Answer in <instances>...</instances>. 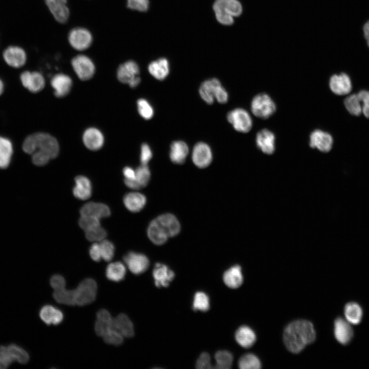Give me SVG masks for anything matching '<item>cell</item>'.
<instances>
[{
  "mask_svg": "<svg viewBox=\"0 0 369 369\" xmlns=\"http://www.w3.org/2000/svg\"><path fill=\"white\" fill-rule=\"evenodd\" d=\"M283 337L287 349L293 353H298L315 340L316 333L311 322L298 320L287 325Z\"/></svg>",
  "mask_w": 369,
  "mask_h": 369,
  "instance_id": "1",
  "label": "cell"
},
{
  "mask_svg": "<svg viewBox=\"0 0 369 369\" xmlns=\"http://www.w3.org/2000/svg\"><path fill=\"white\" fill-rule=\"evenodd\" d=\"M23 151L29 154L38 151L47 154L51 159L55 158L59 153L57 140L45 133H35L26 138L23 144Z\"/></svg>",
  "mask_w": 369,
  "mask_h": 369,
  "instance_id": "2",
  "label": "cell"
},
{
  "mask_svg": "<svg viewBox=\"0 0 369 369\" xmlns=\"http://www.w3.org/2000/svg\"><path fill=\"white\" fill-rule=\"evenodd\" d=\"M97 286L95 281L92 278L83 280L74 289L75 305L84 306L94 301L97 293Z\"/></svg>",
  "mask_w": 369,
  "mask_h": 369,
  "instance_id": "3",
  "label": "cell"
},
{
  "mask_svg": "<svg viewBox=\"0 0 369 369\" xmlns=\"http://www.w3.org/2000/svg\"><path fill=\"white\" fill-rule=\"evenodd\" d=\"M251 109L257 117L266 119L273 115L276 110V105L272 98L266 94L256 95L252 100Z\"/></svg>",
  "mask_w": 369,
  "mask_h": 369,
  "instance_id": "4",
  "label": "cell"
},
{
  "mask_svg": "<svg viewBox=\"0 0 369 369\" xmlns=\"http://www.w3.org/2000/svg\"><path fill=\"white\" fill-rule=\"evenodd\" d=\"M139 73V68L137 63L133 60H129L119 66L117 76L120 82L135 88L140 82V78L138 76Z\"/></svg>",
  "mask_w": 369,
  "mask_h": 369,
  "instance_id": "5",
  "label": "cell"
},
{
  "mask_svg": "<svg viewBox=\"0 0 369 369\" xmlns=\"http://www.w3.org/2000/svg\"><path fill=\"white\" fill-rule=\"evenodd\" d=\"M227 119L238 132L247 133L252 127V120L249 113L241 108H236L227 114Z\"/></svg>",
  "mask_w": 369,
  "mask_h": 369,
  "instance_id": "6",
  "label": "cell"
},
{
  "mask_svg": "<svg viewBox=\"0 0 369 369\" xmlns=\"http://www.w3.org/2000/svg\"><path fill=\"white\" fill-rule=\"evenodd\" d=\"M68 40L70 45L77 50L82 51L88 48L93 40L91 32L83 28L72 29L68 35Z\"/></svg>",
  "mask_w": 369,
  "mask_h": 369,
  "instance_id": "7",
  "label": "cell"
},
{
  "mask_svg": "<svg viewBox=\"0 0 369 369\" xmlns=\"http://www.w3.org/2000/svg\"><path fill=\"white\" fill-rule=\"evenodd\" d=\"M72 67L78 76L83 80H87L93 76L95 66L91 59L84 55H78L71 60Z\"/></svg>",
  "mask_w": 369,
  "mask_h": 369,
  "instance_id": "8",
  "label": "cell"
},
{
  "mask_svg": "<svg viewBox=\"0 0 369 369\" xmlns=\"http://www.w3.org/2000/svg\"><path fill=\"white\" fill-rule=\"evenodd\" d=\"M124 261L129 270L134 274L145 272L149 266L148 258L144 254L129 252L124 256Z\"/></svg>",
  "mask_w": 369,
  "mask_h": 369,
  "instance_id": "9",
  "label": "cell"
},
{
  "mask_svg": "<svg viewBox=\"0 0 369 369\" xmlns=\"http://www.w3.org/2000/svg\"><path fill=\"white\" fill-rule=\"evenodd\" d=\"M192 159L193 163L197 167L206 168L211 163L213 159L211 148L205 142L197 143L192 151Z\"/></svg>",
  "mask_w": 369,
  "mask_h": 369,
  "instance_id": "10",
  "label": "cell"
},
{
  "mask_svg": "<svg viewBox=\"0 0 369 369\" xmlns=\"http://www.w3.org/2000/svg\"><path fill=\"white\" fill-rule=\"evenodd\" d=\"M329 87L334 94L344 95L351 92L353 85L350 76L345 73L334 74L330 78Z\"/></svg>",
  "mask_w": 369,
  "mask_h": 369,
  "instance_id": "11",
  "label": "cell"
},
{
  "mask_svg": "<svg viewBox=\"0 0 369 369\" xmlns=\"http://www.w3.org/2000/svg\"><path fill=\"white\" fill-rule=\"evenodd\" d=\"M310 146L322 152H328L332 148L333 138L329 133L321 130L313 131L310 136Z\"/></svg>",
  "mask_w": 369,
  "mask_h": 369,
  "instance_id": "12",
  "label": "cell"
},
{
  "mask_svg": "<svg viewBox=\"0 0 369 369\" xmlns=\"http://www.w3.org/2000/svg\"><path fill=\"white\" fill-rule=\"evenodd\" d=\"M20 79L23 86L33 93L40 91L45 87L44 77L38 72L24 71Z\"/></svg>",
  "mask_w": 369,
  "mask_h": 369,
  "instance_id": "13",
  "label": "cell"
},
{
  "mask_svg": "<svg viewBox=\"0 0 369 369\" xmlns=\"http://www.w3.org/2000/svg\"><path fill=\"white\" fill-rule=\"evenodd\" d=\"M3 57L6 63L14 68H20L26 61L27 56L25 51L17 46H10L3 53Z\"/></svg>",
  "mask_w": 369,
  "mask_h": 369,
  "instance_id": "14",
  "label": "cell"
},
{
  "mask_svg": "<svg viewBox=\"0 0 369 369\" xmlns=\"http://www.w3.org/2000/svg\"><path fill=\"white\" fill-rule=\"evenodd\" d=\"M155 219L169 237L176 236L180 231L181 226L176 217L171 213L162 214Z\"/></svg>",
  "mask_w": 369,
  "mask_h": 369,
  "instance_id": "15",
  "label": "cell"
},
{
  "mask_svg": "<svg viewBox=\"0 0 369 369\" xmlns=\"http://www.w3.org/2000/svg\"><path fill=\"white\" fill-rule=\"evenodd\" d=\"M155 285L158 288L167 287L172 281L175 274L172 270L164 264L157 263L153 271Z\"/></svg>",
  "mask_w": 369,
  "mask_h": 369,
  "instance_id": "16",
  "label": "cell"
},
{
  "mask_svg": "<svg viewBox=\"0 0 369 369\" xmlns=\"http://www.w3.org/2000/svg\"><path fill=\"white\" fill-rule=\"evenodd\" d=\"M334 335L339 343L342 344L349 343L353 336L350 323L342 318H337L334 322Z\"/></svg>",
  "mask_w": 369,
  "mask_h": 369,
  "instance_id": "17",
  "label": "cell"
},
{
  "mask_svg": "<svg viewBox=\"0 0 369 369\" xmlns=\"http://www.w3.org/2000/svg\"><path fill=\"white\" fill-rule=\"evenodd\" d=\"M275 137L273 132L268 129L259 131L256 135V142L258 148L264 153L272 154L275 149Z\"/></svg>",
  "mask_w": 369,
  "mask_h": 369,
  "instance_id": "18",
  "label": "cell"
},
{
  "mask_svg": "<svg viewBox=\"0 0 369 369\" xmlns=\"http://www.w3.org/2000/svg\"><path fill=\"white\" fill-rule=\"evenodd\" d=\"M113 318L110 313L105 309L99 310L96 314V320L95 323L94 329L96 334L103 337L109 331L113 329Z\"/></svg>",
  "mask_w": 369,
  "mask_h": 369,
  "instance_id": "19",
  "label": "cell"
},
{
  "mask_svg": "<svg viewBox=\"0 0 369 369\" xmlns=\"http://www.w3.org/2000/svg\"><path fill=\"white\" fill-rule=\"evenodd\" d=\"M80 213L81 215L93 216L100 219L109 217L111 211L109 207L105 204L90 202L81 207Z\"/></svg>",
  "mask_w": 369,
  "mask_h": 369,
  "instance_id": "20",
  "label": "cell"
},
{
  "mask_svg": "<svg viewBox=\"0 0 369 369\" xmlns=\"http://www.w3.org/2000/svg\"><path fill=\"white\" fill-rule=\"evenodd\" d=\"M220 86L221 84L220 81L216 78L205 80L200 86L199 95L206 102L212 104L215 99L217 90Z\"/></svg>",
  "mask_w": 369,
  "mask_h": 369,
  "instance_id": "21",
  "label": "cell"
},
{
  "mask_svg": "<svg viewBox=\"0 0 369 369\" xmlns=\"http://www.w3.org/2000/svg\"><path fill=\"white\" fill-rule=\"evenodd\" d=\"M45 3L55 19L60 23H65L70 12L66 3L59 0H45Z\"/></svg>",
  "mask_w": 369,
  "mask_h": 369,
  "instance_id": "22",
  "label": "cell"
},
{
  "mask_svg": "<svg viewBox=\"0 0 369 369\" xmlns=\"http://www.w3.org/2000/svg\"><path fill=\"white\" fill-rule=\"evenodd\" d=\"M51 84L54 89L55 96L61 97L66 96L70 92L72 80L68 75L59 73L53 77Z\"/></svg>",
  "mask_w": 369,
  "mask_h": 369,
  "instance_id": "23",
  "label": "cell"
},
{
  "mask_svg": "<svg viewBox=\"0 0 369 369\" xmlns=\"http://www.w3.org/2000/svg\"><path fill=\"white\" fill-rule=\"evenodd\" d=\"M83 140L87 148L91 150H97L102 147L104 138L99 130L90 128L85 131Z\"/></svg>",
  "mask_w": 369,
  "mask_h": 369,
  "instance_id": "24",
  "label": "cell"
},
{
  "mask_svg": "<svg viewBox=\"0 0 369 369\" xmlns=\"http://www.w3.org/2000/svg\"><path fill=\"white\" fill-rule=\"evenodd\" d=\"M113 327L124 337H132L134 335L133 324L125 314L121 313L113 318Z\"/></svg>",
  "mask_w": 369,
  "mask_h": 369,
  "instance_id": "25",
  "label": "cell"
},
{
  "mask_svg": "<svg viewBox=\"0 0 369 369\" xmlns=\"http://www.w3.org/2000/svg\"><path fill=\"white\" fill-rule=\"evenodd\" d=\"M75 186L73 193L75 197L80 200L90 198L92 193V186L90 180L84 176H77L75 178Z\"/></svg>",
  "mask_w": 369,
  "mask_h": 369,
  "instance_id": "26",
  "label": "cell"
},
{
  "mask_svg": "<svg viewBox=\"0 0 369 369\" xmlns=\"http://www.w3.org/2000/svg\"><path fill=\"white\" fill-rule=\"evenodd\" d=\"M189 153V148L186 142L177 140L172 143L170 146V158L175 164L184 162Z\"/></svg>",
  "mask_w": 369,
  "mask_h": 369,
  "instance_id": "27",
  "label": "cell"
},
{
  "mask_svg": "<svg viewBox=\"0 0 369 369\" xmlns=\"http://www.w3.org/2000/svg\"><path fill=\"white\" fill-rule=\"evenodd\" d=\"M123 202L128 210L132 212H137L144 208L147 198L141 193L131 192L125 195Z\"/></svg>",
  "mask_w": 369,
  "mask_h": 369,
  "instance_id": "28",
  "label": "cell"
},
{
  "mask_svg": "<svg viewBox=\"0 0 369 369\" xmlns=\"http://www.w3.org/2000/svg\"><path fill=\"white\" fill-rule=\"evenodd\" d=\"M39 316L48 325H57L61 322L64 318L61 311L50 305H45L41 309Z\"/></svg>",
  "mask_w": 369,
  "mask_h": 369,
  "instance_id": "29",
  "label": "cell"
},
{
  "mask_svg": "<svg viewBox=\"0 0 369 369\" xmlns=\"http://www.w3.org/2000/svg\"><path fill=\"white\" fill-rule=\"evenodd\" d=\"M169 63L166 58H160L152 61L148 66V71L155 78L161 80L169 73Z\"/></svg>",
  "mask_w": 369,
  "mask_h": 369,
  "instance_id": "30",
  "label": "cell"
},
{
  "mask_svg": "<svg viewBox=\"0 0 369 369\" xmlns=\"http://www.w3.org/2000/svg\"><path fill=\"white\" fill-rule=\"evenodd\" d=\"M223 280L229 288L235 289L239 287L243 282L241 268L238 265L232 266L223 274Z\"/></svg>",
  "mask_w": 369,
  "mask_h": 369,
  "instance_id": "31",
  "label": "cell"
},
{
  "mask_svg": "<svg viewBox=\"0 0 369 369\" xmlns=\"http://www.w3.org/2000/svg\"><path fill=\"white\" fill-rule=\"evenodd\" d=\"M147 235L150 240L156 245L164 244L169 238L155 218L149 223L147 229Z\"/></svg>",
  "mask_w": 369,
  "mask_h": 369,
  "instance_id": "32",
  "label": "cell"
},
{
  "mask_svg": "<svg viewBox=\"0 0 369 369\" xmlns=\"http://www.w3.org/2000/svg\"><path fill=\"white\" fill-rule=\"evenodd\" d=\"M235 337L237 342L244 348L251 347L256 341L254 332L247 326L239 327L235 333Z\"/></svg>",
  "mask_w": 369,
  "mask_h": 369,
  "instance_id": "33",
  "label": "cell"
},
{
  "mask_svg": "<svg viewBox=\"0 0 369 369\" xmlns=\"http://www.w3.org/2000/svg\"><path fill=\"white\" fill-rule=\"evenodd\" d=\"M226 0H216L213 4V10L217 21L221 24L230 26L234 22V17L230 15L225 8Z\"/></svg>",
  "mask_w": 369,
  "mask_h": 369,
  "instance_id": "34",
  "label": "cell"
},
{
  "mask_svg": "<svg viewBox=\"0 0 369 369\" xmlns=\"http://www.w3.org/2000/svg\"><path fill=\"white\" fill-rule=\"evenodd\" d=\"M126 274V269L121 262H112L106 268V275L108 279L114 282H119L124 279Z\"/></svg>",
  "mask_w": 369,
  "mask_h": 369,
  "instance_id": "35",
  "label": "cell"
},
{
  "mask_svg": "<svg viewBox=\"0 0 369 369\" xmlns=\"http://www.w3.org/2000/svg\"><path fill=\"white\" fill-rule=\"evenodd\" d=\"M344 315L346 320L350 323L357 324L360 322L362 319V308L356 302H348L344 308Z\"/></svg>",
  "mask_w": 369,
  "mask_h": 369,
  "instance_id": "36",
  "label": "cell"
},
{
  "mask_svg": "<svg viewBox=\"0 0 369 369\" xmlns=\"http://www.w3.org/2000/svg\"><path fill=\"white\" fill-rule=\"evenodd\" d=\"M344 106L352 115L358 116L362 113V105L357 93L352 94L347 96L344 100Z\"/></svg>",
  "mask_w": 369,
  "mask_h": 369,
  "instance_id": "37",
  "label": "cell"
},
{
  "mask_svg": "<svg viewBox=\"0 0 369 369\" xmlns=\"http://www.w3.org/2000/svg\"><path fill=\"white\" fill-rule=\"evenodd\" d=\"M53 297L59 303L68 305H75L74 290H67L66 287L54 290Z\"/></svg>",
  "mask_w": 369,
  "mask_h": 369,
  "instance_id": "38",
  "label": "cell"
},
{
  "mask_svg": "<svg viewBox=\"0 0 369 369\" xmlns=\"http://www.w3.org/2000/svg\"><path fill=\"white\" fill-rule=\"evenodd\" d=\"M216 364L215 367L218 369H228L232 364V354L227 351H219L215 355Z\"/></svg>",
  "mask_w": 369,
  "mask_h": 369,
  "instance_id": "39",
  "label": "cell"
},
{
  "mask_svg": "<svg viewBox=\"0 0 369 369\" xmlns=\"http://www.w3.org/2000/svg\"><path fill=\"white\" fill-rule=\"evenodd\" d=\"M7 348L13 361H16L20 363L25 364L29 361V354L19 346L12 344L8 346Z\"/></svg>",
  "mask_w": 369,
  "mask_h": 369,
  "instance_id": "40",
  "label": "cell"
},
{
  "mask_svg": "<svg viewBox=\"0 0 369 369\" xmlns=\"http://www.w3.org/2000/svg\"><path fill=\"white\" fill-rule=\"evenodd\" d=\"M238 366L241 369H258L261 367V363L255 355L247 354L239 359Z\"/></svg>",
  "mask_w": 369,
  "mask_h": 369,
  "instance_id": "41",
  "label": "cell"
},
{
  "mask_svg": "<svg viewBox=\"0 0 369 369\" xmlns=\"http://www.w3.org/2000/svg\"><path fill=\"white\" fill-rule=\"evenodd\" d=\"M135 181L141 188L146 187L150 179L151 173L147 165H141L136 168Z\"/></svg>",
  "mask_w": 369,
  "mask_h": 369,
  "instance_id": "42",
  "label": "cell"
},
{
  "mask_svg": "<svg viewBox=\"0 0 369 369\" xmlns=\"http://www.w3.org/2000/svg\"><path fill=\"white\" fill-rule=\"evenodd\" d=\"M193 308L195 311H207L210 308L208 296L203 292H196L194 297Z\"/></svg>",
  "mask_w": 369,
  "mask_h": 369,
  "instance_id": "43",
  "label": "cell"
},
{
  "mask_svg": "<svg viewBox=\"0 0 369 369\" xmlns=\"http://www.w3.org/2000/svg\"><path fill=\"white\" fill-rule=\"evenodd\" d=\"M138 111L145 119H151L154 115V110L150 104L145 99H139L137 102Z\"/></svg>",
  "mask_w": 369,
  "mask_h": 369,
  "instance_id": "44",
  "label": "cell"
},
{
  "mask_svg": "<svg viewBox=\"0 0 369 369\" xmlns=\"http://www.w3.org/2000/svg\"><path fill=\"white\" fill-rule=\"evenodd\" d=\"M86 238L91 241H102L107 236L106 231L100 225L85 231Z\"/></svg>",
  "mask_w": 369,
  "mask_h": 369,
  "instance_id": "45",
  "label": "cell"
},
{
  "mask_svg": "<svg viewBox=\"0 0 369 369\" xmlns=\"http://www.w3.org/2000/svg\"><path fill=\"white\" fill-rule=\"evenodd\" d=\"M99 245L101 258L106 261L111 260L114 257L115 252L113 243L108 240H102Z\"/></svg>",
  "mask_w": 369,
  "mask_h": 369,
  "instance_id": "46",
  "label": "cell"
},
{
  "mask_svg": "<svg viewBox=\"0 0 369 369\" xmlns=\"http://www.w3.org/2000/svg\"><path fill=\"white\" fill-rule=\"evenodd\" d=\"M225 8L227 12L232 17H238L241 15L243 7L238 0H226Z\"/></svg>",
  "mask_w": 369,
  "mask_h": 369,
  "instance_id": "47",
  "label": "cell"
},
{
  "mask_svg": "<svg viewBox=\"0 0 369 369\" xmlns=\"http://www.w3.org/2000/svg\"><path fill=\"white\" fill-rule=\"evenodd\" d=\"M124 336L114 329L109 331L102 338L104 341L109 344L119 345L122 344Z\"/></svg>",
  "mask_w": 369,
  "mask_h": 369,
  "instance_id": "48",
  "label": "cell"
},
{
  "mask_svg": "<svg viewBox=\"0 0 369 369\" xmlns=\"http://www.w3.org/2000/svg\"><path fill=\"white\" fill-rule=\"evenodd\" d=\"M78 224L84 231L100 225L99 219L90 216L81 215Z\"/></svg>",
  "mask_w": 369,
  "mask_h": 369,
  "instance_id": "49",
  "label": "cell"
},
{
  "mask_svg": "<svg viewBox=\"0 0 369 369\" xmlns=\"http://www.w3.org/2000/svg\"><path fill=\"white\" fill-rule=\"evenodd\" d=\"M127 7L140 12L147 11L149 8V0H127Z\"/></svg>",
  "mask_w": 369,
  "mask_h": 369,
  "instance_id": "50",
  "label": "cell"
},
{
  "mask_svg": "<svg viewBox=\"0 0 369 369\" xmlns=\"http://www.w3.org/2000/svg\"><path fill=\"white\" fill-rule=\"evenodd\" d=\"M362 105V113L369 118V91L361 90L358 93Z\"/></svg>",
  "mask_w": 369,
  "mask_h": 369,
  "instance_id": "51",
  "label": "cell"
},
{
  "mask_svg": "<svg viewBox=\"0 0 369 369\" xmlns=\"http://www.w3.org/2000/svg\"><path fill=\"white\" fill-rule=\"evenodd\" d=\"M13 145L8 138L0 136V154L11 157Z\"/></svg>",
  "mask_w": 369,
  "mask_h": 369,
  "instance_id": "52",
  "label": "cell"
},
{
  "mask_svg": "<svg viewBox=\"0 0 369 369\" xmlns=\"http://www.w3.org/2000/svg\"><path fill=\"white\" fill-rule=\"evenodd\" d=\"M12 362L7 347L0 346V369L7 368Z\"/></svg>",
  "mask_w": 369,
  "mask_h": 369,
  "instance_id": "53",
  "label": "cell"
},
{
  "mask_svg": "<svg viewBox=\"0 0 369 369\" xmlns=\"http://www.w3.org/2000/svg\"><path fill=\"white\" fill-rule=\"evenodd\" d=\"M31 155L33 163L38 166L46 165L51 159L47 154L38 151H35Z\"/></svg>",
  "mask_w": 369,
  "mask_h": 369,
  "instance_id": "54",
  "label": "cell"
},
{
  "mask_svg": "<svg viewBox=\"0 0 369 369\" xmlns=\"http://www.w3.org/2000/svg\"><path fill=\"white\" fill-rule=\"evenodd\" d=\"M196 367L198 369H209L213 367L211 363V358L208 353L203 352L200 355L196 361Z\"/></svg>",
  "mask_w": 369,
  "mask_h": 369,
  "instance_id": "55",
  "label": "cell"
},
{
  "mask_svg": "<svg viewBox=\"0 0 369 369\" xmlns=\"http://www.w3.org/2000/svg\"><path fill=\"white\" fill-rule=\"evenodd\" d=\"M153 156L152 150L147 144H143L141 146L140 160L142 165H147Z\"/></svg>",
  "mask_w": 369,
  "mask_h": 369,
  "instance_id": "56",
  "label": "cell"
},
{
  "mask_svg": "<svg viewBox=\"0 0 369 369\" xmlns=\"http://www.w3.org/2000/svg\"><path fill=\"white\" fill-rule=\"evenodd\" d=\"M50 285L53 290H58L66 286L65 278L60 275L52 276L50 280Z\"/></svg>",
  "mask_w": 369,
  "mask_h": 369,
  "instance_id": "57",
  "label": "cell"
},
{
  "mask_svg": "<svg viewBox=\"0 0 369 369\" xmlns=\"http://www.w3.org/2000/svg\"><path fill=\"white\" fill-rule=\"evenodd\" d=\"M89 253L91 258L95 261H99L101 258L99 244L93 243L90 247Z\"/></svg>",
  "mask_w": 369,
  "mask_h": 369,
  "instance_id": "58",
  "label": "cell"
},
{
  "mask_svg": "<svg viewBox=\"0 0 369 369\" xmlns=\"http://www.w3.org/2000/svg\"><path fill=\"white\" fill-rule=\"evenodd\" d=\"M229 98L228 94L225 89L220 86L217 90L215 95V99L220 104H225Z\"/></svg>",
  "mask_w": 369,
  "mask_h": 369,
  "instance_id": "59",
  "label": "cell"
},
{
  "mask_svg": "<svg viewBox=\"0 0 369 369\" xmlns=\"http://www.w3.org/2000/svg\"><path fill=\"white\" fill-rule=\"evenodd\" d=\"M123 174L125 179L133 180L135 178V171L131 167H125L123 169Z\"/></svg>",
  "mask_w": 369,
  "mask_h": 369,
  "instance_id": "60",
  "label": "cell"
},
{
  "mask_svg": "<svg viewBox=\"0 0 369 369\" xmlns=\"http://www.w3.org/2000/svg\"><path fill=\"white\" fill-rule=\"evenodd\" d=\"M11 157L0 154V168L5 169L10 164Z\"/></svg>",
  "mask_w": 369,
  "mask_h": 369,
  "instance_id": "61",
  "label": "cell"
},
{
  "mask_svg": "<svg viewBox=\"0 0 369 369\" xmlns=\"http://www.w3.org/2000/svg\"><path fill=\"white\" fill-rule=\"evenodd\" d=\"M363 31L367 45L369 47V20L367 21L364 25L363 27Z\"/></svg>",
  "mask_w": 369,
  "mask_h": 369,
  "instance_id": "62",
  "label": "cell"
},
{
  "mask_svg": "<svg viewBox=\"0 0 369 369\" xmlns=\"http://www.w3.org/2000/svg\"><path fill=\"white\" fill-rule=\"evenodd\" d=\"M4 90V85L3 81L0 78V95L3 93Z\"/></svg>",
  "mask_w": 369,
  "mask_h": 369,
  "instance_id": "63",
  "label": "cell"
},
{
  "mask_svg": "<svg viewBox=\"0 0 369 369\" xmlns=\"http://www.w3.org/2000/svg\"><path fill=\"white\" fill-rule=\"evenodd\" d=\"M59 1H62V2H64V3H66V2H67V0H59Z\"/></svg>",
  "mask_w": 369,
  "mask_h": 369,
  "instance_id": "64",
  "label": "cell"
}]
</instances>
